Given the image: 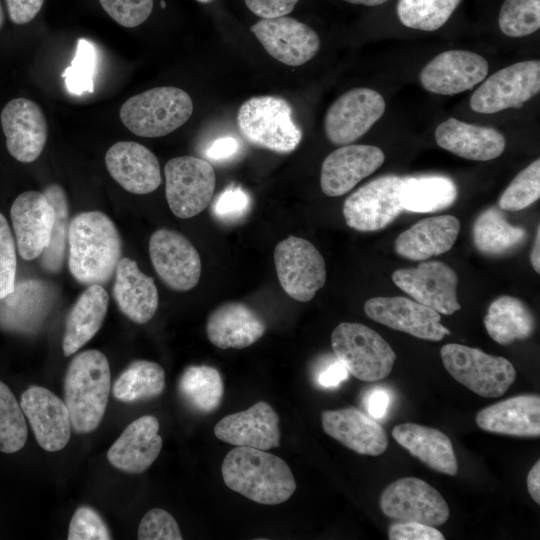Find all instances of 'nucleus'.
I'll return each mask as SVG.
<instances>
[{"label": "nucleus", "instance_id": "f257e3e1", "mask_svg": "<svg viewBox=\"0 0 540 540\" xmlns=\"http://www.w3.org/2000/svg\"><path fill=\"white\" fill-rule=\"evenodd\" d=\"M68 265L81 284L103 285L115 273L122 255V240L114 222L101 211H86L69 223Z\"/></svg>", "mask_w": 540, "mask_h": 540}, {"label": "nucleus", "instance_id": "f03ea898", "mask_svg": "<svg viewBox=\"0 0 540 540\" xmlns=\"http://www.w3.org/2000/svg\"><path fill=\"white\" fill-rule=\"evenodd\" d=\"M221 472L229 489L259 504H281L296 490L288 464L265 450L236 446L225 456Z\"/></svg>", "mask_w": 540, "mask_h": 540}, {"label": "nucleus", "instance_id": "7ed1b4c3", "mask_svg": "<svg viewBox=\"0 0 540 540\" xmlns=\"http://www.w3.org/2000/svg\"><path fill=\"white\" fill-rule=\"evenodd\" d=\"M110 385L109 362L102 352L82 351L71 360L64 379V402L76 433L97 429L106 411Z\"/></svg>", "mask_w": 540, "mask_h": 540}, {"label": "nucleus", "instance_id": "20e7f679", "mask_svg": "<svg viewBox=\"0 0 540 540\" xmlns=\"http://www.w3.org/2000/svg\"><path fill=\"white\" fill-rule=\"evenodd\" d=\"M193 112L191 97L184 90L161 86L126 100L120 108L124 126L140 137L165 136L186 123Z\"/></svg>", "mask_w": 540, "mask_h": 540}, {"label": "nucleus", "instance_id": "39448f33", "mask_svg": "<svg viewBox=\"0 0 540 540\" xmlns=\"http://www.w3.org/2000/svg\"><path fill=\"white\" fill-rule=\"evenodd\" d=\"M237 126L250 144L276 153L294 151L302 139V131L292 118L291 105L279 96L246 100L238 110Z\"/></svg>", "mask_w": 540, "mask_h": 540}, {"label": "nucleus", "instance_id": "423d86ee", "mask_svg": "<svg viewBox=\"0 0 540 540\" xmlns=\"http://www.w3.org/2000/svg\"><path fill=\"white\" fill-rule=\"evenodd\" d=\"M331 346L349 374L364 382L387 377L396 354L375 330L360 323L342 322L333 330Z\"/></svg>", "mask_w": 540, "mask_h": 540}, {"label": "nucleus", "instance_id": "0eeeda50", "mask_svg": "<svg viewBox=\"0 0 540 540\" xmlns=\"http://www.w3.org/2000/svg\"><path fill=\"white\" fill-rule=\"evenodd\" d=\"M440 356L445 369L456 381L482 397L502 396L516 378L509 360L477 348L450 343L441 348Z\"/></svg>", "mask_w": 540, "mask_h": 540}, {"label": "nucleus", "instance_id": "6e6552de", "mask_svg": "<svg viewBox=\"0 0 540 540\" xmlns=\"http://www.w3.org/2000/svg\"><path fill=\"white\" fill-rule=\"evenodd\" d=\"M164 174L166 200L178 218L194 217L211 203L216 175L208 161L194 156L174 157L166 163Z\"/></svg>", "mask_w": 540, "mask_h": 540}, {"label": "nucleus", "instance_id": "1a4fd4ad", "mask_svg": "<svg viewBox=\"0 0 540 540\" xmlns=\"http://www.w3.org/2000/svg\"><path fill=\"white\" fill-rule=\"evenodd\" d=\"M277 277L288 296L299 302L310 301L326 282L325 260L308 240L289 236L274 250Z\"/></svg>", "mask_w": 540, "mask_h": 540}, {"label": "nucleus", "instance_id": "9d476101", "mask_svg": "<svg viewBox=\"0 0 540 540\" xmlns=\"http://www.w3.org/2000/svg\"><path fill=\"white\" fill-rule=\"evenodd\" d=\"M540 91V61L526 60L489 76L472 94L470 107L482 114L519 108Z\"/></svg>", "mask_w": 540, "mask_h": 540}, {"label": "nucleus", "instance_id": "9b49d317", "mask_svg": "<svg viewBox=\"0 0 540 540\" xmlns=\"http://www.w3.org/2000/svg\"><path fill=\"white\" fill-rule=\"evenodd\" d=\"M380 508L384 515L398 522H419L433 527L449 518V507L431 485L416 477H404L389 484L382 492Z\"/></svg>", "mask_w": 540, "mask_h": 540}, {"label": "nucleus", "instance_id": "f8f14e48", "mask_svg": "<svg viewBox=\"0 0 540 540\" xmlns=\"http://www.w3.org/2000/svg\"><path fill=\"white\" fill-rule=\"evenodd\" d=\"M402 178L381 176L366 183L348 196L343 204L346 224L357 231H378L404 210L400 201Z\"/></svg>", "mask_w": 540, "mask_h": 540}, {"label": "nucleus", "instance_id": "ddd939ff", "mask_svg": "<svg viewBox=\"0 0 540 540\" xmlns=\"http://www.w3.org/2000/svg\"><path fill=\"white\" fill-rule=\"evenodd\" d=\"M385 107L384 98L373 89L358 87L345 92L326 112V137L334 145L352 144L381 118Z\"/></svg>", "mask_w": 540, "mask_h": 540}, {"label": "nucleus", "instance_id": "4468645a", "mask_svg": "<svg viewBox=\"0 0 540 540\" xmlns=\"http://www.w3.org/2000/svg\"><path fill=\"white\" fill-rule=\"evenodd\" d=\"M149 256L157 275L169 288L183 292L198 284L201 259L181 233L166 228L156 230L149 240Z\"/></svg>", "mask_w": 540, "mask_h": 540}, {"label": "nucleus", "instance_id": "2eb2a0df", "mask_svg": "<svg viewBox=\"0 0 540 540\" xmlns=\"http://www.w3.org/2000/svg\"><path fill=\"white\" fill-rule=\"evenodd\" d=\"M392 280L417 302L439 314L452 315L461 309L457 299V274L443 262H421L413 268L398 269L392 274Z\"/></svg>", "mask_w": 540, "mask_h": 540}, {"label": "nucleus", "instance_id": "dca6fc26", "mask_svg": "<svg viewBox=\"0 0 540 540\" xmlns=\"http://www.w3.org/2000/svg\"><path fill=\"white\" fill-rule=\"evenodd\" d=\"M489 65L481 55L466 50L438 54L420 72L422 87L434 94L452 96L484 81Z\"/></svg>", "mask_w": 540, "mask_h": 540}, {"label": "nucleus", "instance_id": "f3484780", "mask_svg": "<svg viewBox=\"0 0 540 540\" xmlns=\"http://www.w3.org/2000/svg\"><path fill=\"white\" fill-rule=\"evenodd\" d=\"M364 311L375 322L423 340L440 341L450 334L438 312L405 297L370 298Z\"/></svg>", "mask_w": 540, "mask_h": 540}, {"label": "nucleus", "instance_id": "a211bd4d", "mask_svg": "<svg viewBox=\"0 0 540 540\" xmlns=\"http://www.w3.org/2000/svg\"><path fill=\"white\" fill-rule=\"evenodd\" d=\"M251 31L268 54L289 66L305 64L320 49L318 34L308 25L287 16L261 19Z\"/></svg>", "mask_w": 540, "mask_h": 540}, {"label": "nucleus", "instance_id": "6ab92c4d", "mask_svg": "<svg viewBox=\"0 0 540 540\" xmlns=\"http://www.w3.org/2000/svg\"><path fill=\"white\" fill-rule=\"evenodd\" d=\"M17 249L24 260L41 256L51 242L55 211L43 192L20 194L10 209Z\"/></svg>", "mask_w": 540, "mask_h": 540}, {"label": "nucleus", "instance_id": "aec40b11", "mask_svg": "<svg viewBox=\"0 0 540 540\" xmlns=\"http://www.w3.org/2000/svg\"><path fill=\"white\" fill-rule=\"evenodd\" d=\"M7 150L22 163L35 161L47 140V122L42 109L26 98L10 100L1 112Z\"/></svg>", "mask_w": 540, "mask_h": 540}, {"label": "nucleus", "instance_id": "412c9836", "mask_svg": "<svg viewBox=\"0 0 540 540\" xmlns=\"http://www.w3.org/2000/svg\"><path fill=\"white\" fill-rule=\"evenodd\" d=\"M384 160L385 155L377 146L343 145L324 159L320 174L321 189L327 196H342L375 172Z\"/></svg>", "mask_w": 540, "mask_h": 540}, {"label": "nucleus", "instance_id": "4be33fe9", "mask_svg": "<svg viewBox=\"0 0 540 540\" xmlns=\"http://www.w3.org/2000/svg\"><path fill=\"white\" fill-rule=\"evenodd\" d=\"M38 444L46 451L63 449L71 436V421L63 400L41 386L25 390L20 400Z\"/></svg>", "mask_w": 540, "mask_h": 540}, {"label": "nucleus", "instance_id": "5701e85b", "mask_svg": "<svg viewBox=\"0 0 540 540\" xmlns=\"http://www.w3.org/2000/svg\"><path fill=\"white\" fill-rule=\"evenodd\" d=\"M215 436L228 444L269 450L280 445L279 416L265 401L223 417L214 427Z\"/></svg>", "mask_w": 540, "mask_h": 540}, {"label": "nucleus", "instance_id": "b1692460", "mask_svg": "<svg viewBox=\"0 0 540 540\" xmlns=\"http://www.w3.org/2000/svg\"><path fill=\"white\" fill-rule=\"evenodd\" d=\"M105 163L112 178L128 192L148 194L161 184L157 157L140 143L116 142L108 149Z\"/></svg>", "mask_w": 540, "mask_h": 540}, {"label": "nucleus", "instance_id": "393cba45", "mask_svg": "<svg viewBox=\"0 0 540 540\" xmlns=\"http://www.w3.org/2000/svg\"><path fill=\"white\" fill-rule=\"evenodd\" d=\"M321 422L327 435L358 454L379 456L387 449L384 428L356 407L325 410Z\"/></svg>", "mask_w": 540, "mask_h": 540}, {"label": "nucleus", "instance_id": "a878e982", "mask_svg": "<svg viewBox=\"0 0 540 540\" xmlns=\"http://www.w3.org/2000/svg\"><path fill=\"white\" fill-rule=\"evenodd\" d=\"M159 422L152 415H144L131 422L107 452L110 464L129 474L145 472L157 459L163 441Z\"/></svg>", "mask_w": 540, "mask_h": 540}, {"label": "nucleus", "instance_id": "bb28decb", "mask_svg": "<svg viewBox=\"0 0 540 540\" xmlns=\"http://www.w3.org/2000/svg\"><path fill=\"white\" fill-rule=\"evenodd\" d=\"M266 332L263 318L241 302L219 305L208 316L206 334L220 349H243L257 342Z\"/></svg>", "mask_w": 540, "mask_h": 540}, {"label": "nucleus", "instance_id": "cd10ccee", "mask_svg": "<svg viewBox=\"0 0 540 540\" xmlns=\"http://www.w3.org/2000/svg\"><path fill=\"white\" fill-rule=\"evenodd\" d=\"M434 136L439 147L468 160H493L506 147V139L498 130L469 124L454 117L440 123Z\"/></svg>", "mask_w": 540, "mask_h": 540}, {"label": "nucleus", "instance_id": "c85d7f7f", "mask_svg": "<svg viewBox=\"0 0 540 540\" xmlns=\"http://www.w3.org/2000/svg\"><path fill=\"white\" fill-rule=\"evenodd\" d=\"M477 426L487 432L517 437L540 436V397L519 395L480 410Z\"/></svg>", "mask_w": 540, "mask_h": 540}, {"label": "nucleus", "instance_id": "c756f323", "mask_svg": "<svg viewBox=\"0 0 540 540\" xmlns=\"http://www.w3.org/2000/svg\"><path fill=\"white\" fill-rule=\"evenodd\" d=\"M113 297L120 311L137 324L150 321L158 308L154 279L145 275L136 261L129 258H121L117 264Z\"/></svg>", "mask_w": 540, "mask_h": 540}, {"label": "nucleus", "instance_id": "7c9ffc66", "mask_svg": "<svg viewBox=\"0 0 540 540\" xmlns=\"http://www.w3.org/2000/svg\"><path fill=\"white\" fill-rule=\"evenodd\" d=\"M460 231L459 220L452 215L432 216L420 220L396 239V253L406 259L424 261L448 252Z\"/></svg>", "mask_w": 540, "mask_h": 540}, {"label": "nucleus", "instance_id": "2f4dec72", "mask_svg": "<svg viewBox=\"0 0 540 540\" xmlns=\"http://www.w3.org/2000/svg\"><path fill=\"white\" fill-rule=\"evenodd\" d=\"M393 438L412 456L431 469L456 476L458 462L450 438L438 429L402 423L392 429Z\"/></svg>", "mask_w": 540, "mask_h": 540}, {"label": "nucleus", "instance_id": "473e14b6", "mask_svg": "<svg viewBox=\"0 0 540 540\" xmlns=\"http://www.w3.org/2000/svg\"><path fill=\"white\" fill-rule=\"evenodd\" d=\"M109 297L99 284L89 285L69 311L62 341L66 357L73 355L99 331L106 317Z\"/></svg>", "mask_w": 540, "mask_h": 540}, {"label": "nucleus", "instance_id": "72a5a7b5", "mask_svg": "<svg viewBox=\"0 0 540 540\" xmlns=\"http://www.w3.org/2000/svg\"><path fill=\"white\" fill-rule=\"evenodd\" d=\"M483 322L489 336L501 345L525 340L535 330V319L527 305L508 295L500 296L490 304Z\"/></svg>", "mask_w": 540, "mask_h": 540}, {"label": "nucleus", "instance_id": "f704fd0d", "mask_svg": "<svg viewBox=\"0 0 540 540\" xmlns=\"http://www.w3.org/2000/svg\"><path fill=\"white\" fill-rule=\"evenodd\" d=\"M457 198V187L445 176L432 175L402 178L400 201L403 209L430 213L450 207Z\"/></svg>", "mask_w": 540, "mask_h": 540}, {"label": "nucleus", "instance_id": "c9c22d12", "mask_svg": "<svg viewBox=\"0 0 540 540\" xmlns=\"http://www.w3.org/2000/svg\"><path fill=\"white\" fill-rule=\"evenodd\" d=\"M473 243L488 256H502L517 250L527 238L522 227L511 225L496 208L483 211L472 227Z\"/></svg>", "mask_w": 540, "mask_h": 540}, {"label": "nucleus", "instance_id": "e433bc0d", "mask_svg": "<svg viewBox=\"0 0 540 540\" xmlns=\"http://www.w3.org/2000/svg\"><path fill=\"white\" fill-rule=\"evenodd\" d=\"M178 391L190 408L208 414L220 406L224 384L216 368L208 365H190L179 378Z\"/></svg>", "mask_w": 540, "mask_h": 540}, {"label": "nucleus", "instance_id": "4c0bfd02", "mask_svg": "<svg viewBox=\"0 0 540 540\" xmlns=\"http://www.w3.org/2000/svg\"><path fill=\"white\" fill-rule=\"evenodd\" d=\"M165 371L161 365L147 360L132 362L113 384V396L124 403L152 399L164 391Z\"/></svg>", "mask_w": 540, "mask_h": 540}, {"label": "nucleus", "instance_id": "58836bf2", "mask_svg": "<svg viewBox=\"0 0 540 540\" xmlns=\"http://www.w3.org/2000/svg\"><path fill=\"white\" fill-rule=\"evenodd\" d=\"M462 0H398L400 22L412 29L435 31L451 17Z\"/></svg>", "mask_w": 540, "mask_h": 540}, {"label": "nucleus", "instance_id": "ea45409f", "mask_svg": "<svg viewBox=\"0 0 540 540\" xmlns=\"http://www.w3.org/2000/svg\"><path fill=\"white\" fill-rule=\"evenodd\" d=\"M46 195L55 211V222L48 248L42 253V265L50 272H57L63 263L66 242L69 230V208L67 196L58 184H51L45 188Z\"/></svg>", "mask_w": 540, "mask_h": 540}, {"label": "nucleus", "instance_id": "a19ab883", "mask_svg": "<svg viewBox=\"0 0 540 540\" xmlns=\"http://www.w3.org/2000/svg\"><path fill=\"white\" fill-rule=\"evenodd\" d=\"M27 424L20 404L10 388L0 381V451L21 450L27 440Z\"/></svg>", "mask_w": 540, "mask_h": 540}, {"label": "nucleus", "instance_id": "79ce46f5", "mask_svg": "<svg viewBox=\"0 0 540 540\" xmlns=\"http://www.w3.org/2000/svg\"><path fill=\"white\" fill-rule=\"evenodd\" d=\"M498 25L509 37H524L540 28V0H505L501 6Z\"/></svg>", "mask_w": 540, "mask_h": 540}, {"label": "nucleus", "instance_id": "37998d69", "mask_svg": "<svg viewBox=\"0 0 540 540\" xmlns=\"http://www.w3.org/2000/svg\"><path fill=\"white\" fill-rule=\"evenodd\" d=\"M96 62L97 53L93 43L85 38H79L74 58L62 73L69 93L80 96L94 91Z\"/></svg>", "mask_w": 540, "mask_h": 540}, {"label": "nucleus", "instance_id": "c03bdc74", "mask_svg": "<svg viewBox=\"0 0 540 540\" xmlns=\"http://www.w3.org/2000/svg\"><path fill=\"white\" fill-rule=\"evenodd\" d=\"M540 197V159H536L512 180L499 199L505 211H520Z\"/></svg>", "mask_w": 540, "mask_h": 540}, {"label": "nucleus", "instance_id": "a18cd8bd", "mask_svg": "<svg viewBox=\"0 0 540 540\" xmlns=\"http://www.w3.org/2000/svg\"><path fill=\"white\" fill-rule=\"evenodd\" d=\"M68 540H110L111 533L99 515L89 507L81 506L74 512L68 530Z\"/></svg>", "mask_w": 540, "mask_h": 540}, {"label": "nucleus", "instance_id": "49530a36", "mask_svg": "<svg viewBox=\"0 0 540 540\" xmlns=\"http://www.w3.org/2000/svg\"><path fill=\"white\" fill-rule=\"evenodd\" d=\"M16 247L10 226L0 213V300L15 289Z\"/></svg>", "mask_w": 540, "mask_h": 540}, {"label": "nucleus", "instance_id": "de8ad7c7", "mask_svg": "<svg viewBox=\"0 0 540 540\" xmlns=\"http://www.w3.org/2000/svg\"><path fill=\"white\" fill-rule=\"evenodd\" d=\"M139 540H181L178 523L166 510L154 508L146 512L138 527Z\"/></svg>", "mask_w": 540, "mask_h": 540}, {"label": "nucleus", "instance_id": "09e8293b", "mask_svg": "<svg viewBox=\"0 0 540 540\" xmlns=\"http://www.w3.org/2000/svg\"><path fill=\"white\" fill-rule=\"evenodd\" d=\"M105 12L123 27L133 28L150 16L153 0H99Z\"/></svg>", "mask_w": 540, "mask_h": 540}, {"label": "nucleus", "instance_id": "8fccbe9b", "mask_svg": "<svg viewBox=\"0 0 540 540\" xmlns=\"http://www.w3.org/2000/svg\"><path fill=\"white\" fill-rule=\"evenodd\" d=\"M249 201V196L243 189L229 186L215 199L212 211L221 219H236L246 213Z\"/></svg>", "mask_w": 540, "mask_h": 540}, {"label": "nucleus", "instance_id": "3c124183", "mask_svg": "<svg viewBox=\"0 0 540 540\" xmlns=\"http://www.w3.org/2000/svg\"><path fill=\"white\" fill-rule=\"evenodd\" d=\"M390 540H444L443 534L433 526L419 522H396L388 531Z\"/></svg>", "mask_w": 540, "mask_h": 540}, {"label": "nucleus", "instance_id": "603ef678", "mask_svg": "<svg viewBox=\"0 0 540 540\" xmlns=\"http://www.w3.org/2000/svg\"><path fill=\"white\" fill-rule=\"evenodd\" d=\"M246 6L262 19L286 16L299 0H244Z\"/></svg>", "mask_w": 540, "mask_h": 540}, {"label": "nucleus", "instance_id": "864d4df0", "mask_svg": "<svg viewBox=\"0 0 540 540\" xmlns=\"http://www.w3.org/2000/svg\"><path fill=\"white\" fill-rule=\"evenodd\" d=\"M44 0H6L10 20L18 25L32 21L43 6Z\"/></svg>", "mask_w": 540, "mask_h": 540}, {"label": "nucleus", "instance_id": "5fc2aeb1", "mask_svg": "<svg viewBox=\"0 0 540 540\" xmlns=\"http://www.w3.org/2000/svg\"><path fill=\"white\" fill-rule=\"evenodd\" d=\"M349 372L337 358L324 367L317 376V382L324 388H333L348 378Z\"/></svg>", "mask_w": 540, "mask_h": 540}, {"label": "nucleus", "instance_id": "6e6d98bb", "mask_svg": "<svg viewBox=\"0 0 540 540\" xmlns=\"http://www.w3.org/2000/svg\"><path fill=\"white\" fill-rule=\"evenodd\" d=\"M239 150V142L234 137L226 136L216 139L206 150V156L213 161L227 160Z\"/></svg>", "mask_w": 540, "mask_h": 540}, {"label": "nucleus", "instance_id": "4d7b16f0", "mask_svg": "<svg viewBox=\"0 0 540 540\" xmlns=\"http://www.w3.org/2000/svg\"><path fill=\"white\" fill-rule=\"evenodd\" d=\"M390 399L388 391L382 388H374L367 393L365 398L367 412L374 419L382 418L388 410Z\"/></svg>", "mask_w": 540, "mask_h": 540}, {"label": "nucleus", "instance_id": "13d9d810", "mask_svg": "<svg viewBox=\"0 0 540 540\" xmlns=\"http://www.w3.org/2000/svg\"><path fill=\"white\" fill-rule=\"evenodd\" d=\"M527 489L532 499L540 504V461L538 460L527 475Z\"/></svg>", "mask_w": 540, "mask_h": 540}, {"label": "nucleus", "instance_id": "bf43d9fd", "mask_svg": "<svg viewBox=\"0 0 540 540\" xmlns=\"http://www.w3.org/2000/svg\"><path fill=\"white\" fill-rule=\"evenodd\" d=\"M530 261L533 269L540 273V227L537 226L535 239L530 255Z\"/></svg>", "mask_w": 540, "mask_h": 540}, {"label": "nucleus", "instance_id": "052dcab7", "mask_svg": "<svg viewBox=\"0 0 540 540\" xmlns=\"http://www.w3.org/2000/svg\"><path fill=\"white\" fill-rule=\"evenodd\" d=\"M346 2L352 3V4H360L365 6H378L381 5L388 0H344Z\"/></svg>", "mask_w": 540, "mask_h": 540}, {"label": "nucleus", "instance_id": "680f3d73", "mask_svg": "<svg viewBox=\"0 0 540 540\" xmlns=\"http://www.w3.org/2000/svg\"><path fill=\"white\" fill-rule=\"evenodd\" d=\"M3 24H4V14H3V9L1 5V1H0V30L3 27Z\"/></svg>", "mask_w": 540, "mask_h": 540}, {"label": "nucleus", "instance_id": "e2e57ef3", "mask_svg": "<svg viewBox=\"0 0 540 540\" xmlns=\"http://www.w3.org/2000/svg\"><path fill=\"white\" fill-rule=\"evenodd\" d=\"M197 1H199V2H201V3H209V2H211V1H213V0H197Z\"/></svg>", "mask_w": 540, "mask_h": 540}, {"label": "nucleus", "instance_id": "0e129e2a", "mask_svg": "<svg viewBox=\"0 0 540 540\" xmlns=\"http://www.w3.org/2000/svg\"><path fill=\"white\" fill-rule=\"evenodd\" d=\"M161 7H165V2L161 1Z\"/></svg>", "mask_w": 540, "mask_h": 540}]
</instances>
